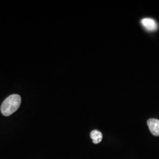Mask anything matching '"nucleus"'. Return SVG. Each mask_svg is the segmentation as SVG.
<instances>
[{"label":"nucleus","instance_id":"f257e3e1","mask_svg":"<svg viewBox=\"0 0 159 159\" xmlns=\"http://www.w3.org/2000/svg\"><path fill=\"white\" fill-rule=\"evenodd\" d=\"M21 102V98L18 94H12L3 102L1 111L4 116H9L15 113L19 108Z\"/></svg>","mask_w":159,"mask_h":159},{"label":"nucleus","instance_id":"f03ea898","mask_svg":"<svg viewBox=\"0 0 159 159\" xmlns=\"http://www.w3.org/2000/svg\"><path fill=\"white\" fill-rule=\"evenodd\" d=\"M147 123L151 133L154 136H159V120L150 119Z\"/></svg>","mask_w":159,"mask_h":159},{"label":"nucleus","instance_id":"7ed1b4c3","mask_svg":"<svg viewBox=\"0 0 159 159\" xmlns=\"http://www.w3.org/2000/svg\"><path fill=\"white\" fill-rule=\"evenodd\" d=\"M142 24L143 26L148 30V31H153L157 29V24L156 21L150 18H143L142 21Z\"/></svg>","mask_w":159,"mask_h":159},{"label":"nucleus","instance_id":"20e7f679","mask_svg":"<svg viewBox=\"0 0 159 159\" xmlns=\"http://www.w3.org/2000/svg\"><path fill=\"white\" fill-rule=\"evenodd\" d=\"M90 137L92 139L93 143L94 144H98L102 140V133L100 131L97 130H94L92 131L90 133Z\"/></svg>","mask_w":159,"mask_h":159}]
</instances>
